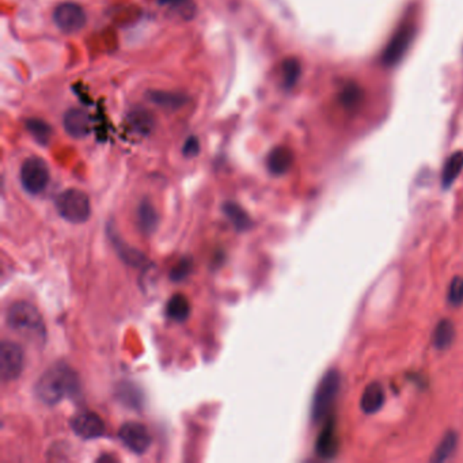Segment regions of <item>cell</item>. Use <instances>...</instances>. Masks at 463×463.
Returning a JSON list of instances; mask_svg holds the SVG:
<instances>
[{
  "label": "cell",
  "instance_id": "1",
  "mask_svg": "<svg viewBox=\"0 0 463 463\" xmlns=\"http://www.w3.org/2000/svg\"><path fill=\"white\" fill-rule=\"evenodd\" d=\"M79 390L78 375L68 365H53L41 375L36 384V396L41 403L56 405L67 396Z\"/></svg>",
  "mask_w": 463,
  "mask_h": 463
},
{
  "label": "cell",
  "instance_id": "2",
  "mask_svg": "<svg viewBox=\"0 0 463 463\" xmlns=\"http://www.w3.org/2000/svg\"><path fill=\"white\" fill-rule=\"evenodd\" d=\"M6 322L8 327L18 334L44 341L45 339V325L40 311L32 303H13L6 314Z\"/></svg>",
  "mask_w": 463,
  "mask_h": 463
},
{
  "label": "cell",
  "instance_id": "3",
  "mask_svg": "<svg viewBox=\"0 0 463 463\" xmlns=\"http://www.w3.org/2000/svg\"><path fill=\"white\" fill-rule=\"evenodd\" d=\"M341 387V375L337 370H330L323 375L318 384L313 403H311V419L314 423H320L329 415L332 406L336 403Z\"/></svg>",
  "mask_w": 463,
  "mask_h": 463
},
{
  "label": "cell",
  "instance_id": "4",
  "mask_svg": "<svg viewBox=\"0 0 463 463\" xmlns=\"http://www.w3.org/2000/svg\"><path fill=\"white\" fill-rule=\"evenodd\" d=\"M56 209L63 219L74 224L87 222L91 215L89 196L79 189H67L56 197Z\"/></svg>",
  "mask_w": 463,
  "mask_h": 463
},
{
  "label": "cell",
  "instance_id": "5",
  "mask_svg": "<svg viewBox=\"0 0 463 463\" xmlns=\"http://www.w3.org/2000/svg\"><path fill=\"white\" fill-rule=\"evenodd\" d=\"M20 183L30 195H40L51 180L48 163L40 157H30L22 163L20 171Z\"/></svg>",
  "mask_w": 463,
  "mask_h": 463
},
{
  "label": "cell",
  "instance_id": "6",
  "mask_svg": "<svg viewBox=\"0 0 463 463\" xmlns=\"http://www.w3.org/2000/svg\"><path fill=\"white\" fill-rule=\"evenodd\" d=\"M416 25L410 20L403 22L394 33L391 40L389 41L382 55L383 64L386 67H393L403 60L405 53L415 40Z\"/></svg>",
  "mask_w": 463,
  "mask_h": 463
},
{
  "label": "cell",
  "instance_id": "7",
  "mask_svg": "<svg viewBox=\"0 0 463 463\" xmlns=\"http://www.w3.org/2000/svg\"><path fill=\"white\" fill-rule=\"evenodd\" d=\"M53 22L64 34H77L87 23V15L79 4L64 1L53 10Z\"/></svg>",
  "mask_w": 463,
  "mask_h": 463
},
{
  "label": "cell",
  "instance_id": "8",
  "mask_svg": "<svg viewBox=\"0 0 463 463\" xmlns=\"http://www.w3.org/2000/svg\"><path fill=\"white\" fill-rule=\"evenodd\" d=\"M25 365V355L18 344L3 341L0 346V375L3 381L20 378Z\"/></svg>",
  "mask_w": 463,
  "mask_h": 463
},
{
  "label": "cell",
  "instance_id": "9",
  "mask_svg": "<svg viewBox=\"0 0 463 463\" xmlns=\"http://www.w3.org/2000/svg\"><path fill=\"white\" fill-rule=\"evenodd\" d=\"M122 444L135 454H144L151 445V435L141 423H125L119 431Z\"/></svg>",
  "mask_w": 463,
  "mask_h": 463
},
{
  "label": "cell",
  "instance_id": "10",
  "mask_svg": "<svg viewBox=\"0 0 463 463\" xmlns=\"http://www.w3.org/2000/svg\"><path fill=\"white\" fill-rule=\"evenodd\" d=\"M72 431L81 439H97L105 433V423L97 413L83 412L71 420Z\"/></svg>",
  "mask_w": 463,
  "mask_h": 463
},
{
  "label": "cell",
  "instance_id": "11",
  "mask_svg": "<svg viewBox=\"0 0 463 463\" xmlns=\"http://www.w3.org/2000/svg\"><path fill=\"white\" fill-rule=\"evenodd\" d=\"M63 125L65 132L74 138L81 139L90 133L91 121L89 115L81 109H70L63 117Z\"/></svg>",
  "mask_w": 463,
  "mask_h": 463
},
{
  "label": "cell",
  "instance_id": "12",
  "mask_svg": "<svg viewBox=\"0 0 463 463\" xmlns=\"http://www.w3.org/2000/svg\"><path fill=\"white\" fill-rule=\"evenodd\" d=\"M339 435H337V429H336V424L333 420H329L327 423L323 425L321 433L317 438V443H315V451L317 454L325 458H333L337 451H339Z\"/></svg>",
  "mask_w": 463,
  "mask_h": 463
},
{
  "label": "cell",
  "instance_id": "13",
  "mask_svg": "<svg viewBox=\"0 0 463 463\" xmlns=\"http://www.w3.org/2000/svg\"><path fill=\"white\" fill-rule=\"evenodd\" d=\"M294 164V152L284 145L275 147L268 158H266V167L273 176H282L285 174Z\"/></svg>",
  "mask_w": 463,
  "mask_h": 463
},
{
  "label": "cell",
  "instance_id": "14",
  "mask_svg": "<svg viewBox=\"0 0 463 463\" xmlns=\"http://www.w3.org/2000/svg\"><path fill=\"white\" fill-rule=\"evenodd\" d=\"M386 394L381 383H370L363 391L360 407L365 415H374L379 412L384 405Z\"/></svg>",
  "mask_w": 463,
  "mask_h": 463
},
{
  "label": "cell",
  "instance_id": "15",
  "mask_svg": "<svg viewBox=\"0 0 463 463\" xmlns=\"http://www.w3.org/2000/svg\"><path fill=\"white\" fill-rule=\"evenodd\" d=\"M138 223L141 231L147 235L154 234L159 224V215L154 205L147 200L141 202L138 208Z\"/></svg>",
  "mask_w": 463,
  "mask_h": 463
},
{
  "label": "cell",
  "instance_id": "16",
  "mask_svg": "<svg viewBox=\"0 0 463 463\" xmlns=\"http://www.w3.org/2000/svg\"><path fill=\"white\" fill-rule=\"evenodd\" d=\"M167 315L176 322H185L190 315V303L182 294H176L170 298L166 307Z\"/></svg>",
  "mask_w": 463,
  "mask_h": 463
},
{
  "label": "cell",
  "instance_id": "17",
  "mask_svg": "<svg viewBox=\"0 0 463 463\" xmlns=\"http://www.w3.org/2000/svg\"><path fill=\"white\" fill-rule=\"evenodd\" d=\"M463 169V152L458 151L452 154L444 163L442 171V183L444 188H450L459 177Z\"/></svg>",
  "mask_w": 463,
  "mask_h": 463
},
{
  "label": "cell",
  "instance_id": "18",
  "mask_svg": "<svg viewBox=\"0 0 463 463\" xmlns=\"http://www.w3.org/2000/svg\"><path fill=\"white\" fill-rule=\"evenodd\" d=\"M457 445H458V435L455 432H452V431L447 432L444 435L443 439L441 441L439 445L436 447V450H435L433 457L431 458V461L438 463L448 461L454 455V452L457 450Z\"/></svg>",
  "mask_w": 463,
  "mask_h": 463
},
{
  "label": "cell",
  "instance_id": "19",
  "mask_svg": "<svg viewBox=\"0 0 463 463\" xmlns=\"http://www.w3.org/2000/svg\"><path fill=\"white\" fill-rule=\"evenodd\" d=\"M455 339V327L451 321L443 320L436 325L435 332H433V345L444 351L448 349Z\"/></svg>",
  "mask_w": 463,
  "mask_h": 463
},
{
  "label": "cell",
  "instance_id": "20",
  "mask_svg": "<svg viewBox=\"0 0 463 463\" xmlns=\"http://www.w3.org/2000/svg\"><path fill=\"white\" fill-rule=\"evenodd\" d=\"M223 211H224V215L230 219V222L234 224V227L238 231H246L250 228L252 221L240 205H237L234 202H226L223 207Z\"/></svg>",
  "mask_w": 463,
  "mask_h": 463
},
{
  "label": "cell",
  "instance_id": "21",
  "mask_svg": "<svg viewBox=\"0 0 463 463\" xmlns=\"http://www.w3.org/2000/svg\"><path fill=\"white\" fill-rule=\"evenodd\" d=\"M26 128L30 135L41 145H46L52 138V128L48 122L40 119H29L26 121Z\"/></svg>",
  "mask_w": 463,
  "mask_h": 463
},
{
  "label": "cell",
  "instance_id": "22",
  "mask_svg": "<svg viewBox=\"0 0 463 463\" xmlns=\"http://www.w3.org/2000/svg\"><path fill=\"white\" fill-rule=\"evenodd\" d=\"M301 63L295 58H288L282 61V84L285 89H292L301 77Z\"/></svg>",
  "mask_w": 463,
  "mask_h": 463
},
{
  "label": "cell",
  "instance_id": "23",
  "mask_svg": "<svg viewBox=\"0 0 463 463\" xmlns=\"http://www.w3.org/2000/svg\"><path fill=\"white\" fill-rule=\"evenodd\" d=\"M128 122L139 133H148L154 126V117L145 110H135L131 113Z\"/></svg>",
  "mask_w": 463,
  "mask_h": 463
},
{
  "label": "cell",
  "instance_id": "24",
  "mask_svg": "<svg viewBox=\"0 0 463 463\" xmlns=\"http://www.w3.org/2000/svg\"><path fill=\"white\" fill-rule=\"evenodd\" d=\"M363 93L356 83L345 84L340 94V100L345 107H356L362 102Z\"/></svg>",
  "mask_w": 463,
  "mask_h": 463
},
{
  "label": "cell",
  "instance_id": "25",
  "mask_svg": "<svg viewBox=\"0 0 463 463\" xmlns=\"http://www.w3.org/2000/svg\"><path fill=\"white\" fill-rule=\"evenodd\" d=\"M447 301L451 306H461L463 303V279L455 278L448 285L447 291Z\"/></svg>",
  "mask_w": 463,
  "mask_h": 463
},
{
  "label": "cell",
  "instance_id": "26",
  "mask_svg": "<svg viewBox=\"0 0 463 463\" xmlns=\"http://www.w3.org/2000/svg\"><path fill=\"white\" fill-rule=\"evenodd\" d=\"M192 268H193V262L190 259H182L181 261L173 268L170 273V279L173 282H181L188 278V275L192 272Z\"/></svg>",
  "mask_w": 463,
  "mask_h": 463
},
{
  "label": "cell",
  "instance_id": "27",
  "mask_svg": "<svg viewBox=\"0 0 463 463\" xmlns=\"http://www.w3.org/2000/svg\"><path fill=\"white\" fill-rule=\"evenodd\" d=\"M151 98H152L151 101H154L155 103L161 105V106H169L170 105L171 107H177L183 102L182 97L178 98L176 94H167V93H152Z\"/></svg>",
  "mask_w": 463,
  "mask_h": 463
},
{
  "label": "cell",
  "instance_id": "28",
  "mask_svg": "<svg viewBox=\"0 0 463 463\" xmlns=\"http://www.w3.org/2000/svg\"><path fill=\"white\" fill-rule=\"evenodd\" d=\"M199 151H200V143L196 136H190L185 141L182 152L186 158H195L196 155H199Z\"/></svg>",
  "mask_w": 463,
  "mask_h": 463
}]
</instances>
